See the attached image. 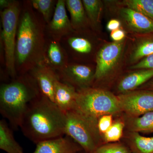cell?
Wrapping results in <instances>:
<instances>
[{
    "label": "cell",
    "mask_w": 153,
    "mask_h": 153,
    "mask_svg": "<svg viewBox=\"0 0 153 153\" xmlns=\"http://www.w3.org/2000/svg\"><path fill=\"white\" fill-rule=\"evenodd\" d=\"M46 23L30 0L21 4L16 41L15 66L18 75L29 73L44 62Z\"/></svg>",
    "instance_id": "obj_1"
},
{
    "label": "cell",
    "mask_w": 153,
    "mask_h": 153,
    "mask_svg": "<svg viewBox=\"0 0 153 153\" xmlns=\"http://www.w3.org/2000/svg\"><path fill=\"white\" fill-rule=\"evenodd\" d=\"M66 115L41 94L28 106L20 125L24 135L36 144L65 135Z\"/></svg>",
    "instance_id": "obj_2"
},
{
    "label": "cell",
    "mask_w": 153,
    "mask_h": 153,
    "mask_svg": "<svg viewBox=\"0 0 153 153\" xmlns=\"http://www.w3.org/2000/svg\"><path fill=\"white\" fill-rule=\"evenodd\" d=\"M41 94L36 81L29 73L1 84L0 112L12 128L20 127L28 106Z\"/></svg>",
    "instance_id": "obj_3"
},
{
    "label": "cell",
    "mask_w": 153,
    "mask_h": 153,
    "mask_svg": "<svg viewBox=\"0 0 153 153\" xmlns=\"http://www.w3.org/2000/svg\"><path fill=\"white\" fill-rule=\"evenodd\" d=\"M76 91L74 110L95 123L104 115L122 112L117 96L108 91L92 86Z\"/></svg>",
    "instance_id": "obj_4"
},
{
    "label": "cell",
    "mask_w": 153,
    "mask_h": 153,
    "mask_svg": "<svg viewBox=\"0 0 153 153\" xmlns=\"http://www.w3.org/2000/svg\"><path fill=\"white\" fill-rule=\"evenodd\" d=\"M65 135L79 145L83 151L93 153L103 144L97 124L76 110L65 113Z\"/></svg>",
    "instance_id": "obj_5"
},
{
    "label": "cell",
    "mask_w": 153,
    "mask_h": 153,
    "mask_svg": "<svg viewBox=\"0 0 153 153\" xmlns=\"http://www.w3.org/2000/svg\"><path fill=\"white\" fill-rule=\"evenodd\" d=\"M22 2L14 0L9 7L1 12L2 30L1 33L4 62L8 74L12 79L18 76L15 66V52L19 15Z\"/></svg>",
    "instance_id": "obj_6"
},
{
    "label": "cell",
    "mask_w": 153,
    "mask_h": 153,
    "mask_svg": "<svg viewBox=\"0 0 153 153\" xmlns=\"http://www.w3.org/2000/svg\"><path fill=\"white\" fill-rule=\"evenodd\" d=\"M121 112L136 117L153 111V90L132 91L117 95Z\"/></svg>",
    "instance_id": "obj_7"
},
{
    "label": "cell",
    "mask_w": 153,
    "mask_h": 153,
    "mask_svg": "<svg viewBox=\"0 0 153 153\" xmlns=\"http://www.w3.org/2000/svg\"><path fill=\"white\" fill-rule=\"evenodd\" d=\"M95 70L88 64L69 62L66 67L56 72L59 81L77 90L92 86Z\"/></svg>",
    "instance_id": "obj_8"
},
{
    "label": "cell",
    "mask_w": 153,
    "mask_h": 153,
    "mask_svg": "<svg viewBox=\"0 0 153 153\" xmlns=\"http://www.w3.org/2000/svg\"><path fill=\"white\" fill-rule=\"evenodd\" d=\"M123 42L105 44L97 52L94 82L100 81L111 72L120 59L123 49Z\"/></svg>",
    "instance_id": "obj_9"
},
{
    "label": "cell",
    "mask_w": 153,
    "mask_h": 153,
    "mask_svg": "<svg viewBox=\"0 0 153 153\" xmlns=\"http://www.w3.org/2000/svg\"><path fill=\"white\" fill-rule=\"evenodd\" d=\"M86 30H74L60 40L68 54L69 62L76 63L79 59L93 54L94 45L91 38L85 35Z\"/></svg>",
    "instance_id": "obj_10"
},
{
    "label": "cell",
    "mask_w": 153,
    "mask_h": 153,
    "mask_svg": "<svg viewBox=\"0 0 153 153\" xmlns=\"http://www.w3.org/2000/svg\"><path fill=\"white\" fill-rule=\"evenodd\" d=\"M66 0H57L52 19L46 24V36L60 41L74 31L66 12Z\"/></svg>",
    "instance_id": "obj_11"
},
{
    "label": "cell",
    "mask_w": 153,
    "mask_h": 153,
    "mask_svg": "<svg viewBox=\"0 0 153 153\" xmlns=\"http://www.w3.org/2000/svg\"><path fill=\"white\" fill-rule=\"evenodd\" d=\"M29 73L36 81L41 94L54 102L55 84L59 80L56 71L44 62Z\"/></svg>",
    "instance_id": "obj_12"
},
{
    "label": "cell",
    "mask_w": 153,
    "mask_h": 153,
    "mask_svg": "<svg viewBox=\"0 0 153 153\" xmlns=\"http://www.w3.org/2000/svg\"><path fill=\"white\" fill-rule=\"evenodd\" d=\"M44 60L55 71L64 68L69 63L68 54L60 41L46 36Z\"/></svg>",
    "instance_id": "obj_13"
},
{
    "label": "cell",
    "mask_w": 153,
    "mask_h": 153,
    "mask_svg": "<svg viewBox=\"0 0 153 153\" xmlns=\"http://www.w3.org/2000/svg\"><path fill=\"white\" fill-rule=\"evenodd\" d=\"M82 151L79 145L66 135L36 144L33 153H80Z\"/></svg>",
    "instance_id": "obj_14"
},
{
    "label": "cell",
    "mask_w": 153,
    "mask_h": 153,
    "mask_svg": "<svg viewBox=\"0 0 153 153\" xmlns=\"http://www.w3.org/2000/svg\"><path fill=\"white\" fill-rule=\"evenodd\" d=\"M121 16L129 27L134 32L143 35L153 34V22L139 12L129 8L121 10Z\"/></svg>",
    "instance_id": "obj_15"
},
{
    "label": "cell",
    "mask_w": 153,
    "mask_h": 153,
    "mask_svg": "<svg viewBox=\"0 0 153 153\" xmlns=\"http://www.w3.org/2000/svg\"><path fill=\"white\" fill-rule=\"evenodd\" d=\"M77 91L73 86L57 80L55 83L54 102L64 113L75 109Z\"/></svg>",
    "instance_id": "obj_16"
},
{
    "label": "cell",
    "mask_w": 153,
    "mask_h": 153,
    "mask_svg": "<svg viewBox=\"0 0 153 153\" xmlns=\"http://www.w3.org/2000/svg\"><path fill=\"white\" fill-rule=\"evenodd\" d=\"M153 77V69H139L123 77L117 88L121 94L132 91Z\"/></svg>",
    "instance_id": "obj_17"
},
{
    "label": "cell",
    "mask_w": 153,
    "mask_h": 153,
    "mask_svg": "<svg viewBox=\"0 0 153 153\" xmlns=\"http://www.w3.org/2000/svg\"><path fill=\"white\" fill-rule=\"evenodd\" d=\"M66 6L73 30L79 31L91 27L82 1L66 0Z\"/></svg>",
    "instance_id": "obj_18"
},
{
    "label": "cell",
    "mask_w": 153,
    "mask_h": 153,
    "mask_svg": "<svg viewBox=\"0 0 153 153\" xmlns=\"http://www.w3.org/2000/svg\"><path fill=\"white\" fill-rule=\"evenodd\" d=\"M0 149L7 153H25L15 140L12 129L4 119L0 121Z\"/></svg>",
    "instance_id": "obj_19"
},
{
    "label": "cell",
    "mask_w": 153,
    "mask_h": 153,
    "mask_svg": "<svg viewBox=\"0 0 153 153\" xmlns=\"http://www.w3.org/2000/svg\"><path fill=\"white\" fill-rule=\"evenodd\" d=\"M127 141L132 153H153V137L143 136L139 133L129 132Z\"/></svg>",
    "instance_id": "obj_20"
},
{
    "label": "cell",
    "mask_w": 153,
    "mask_h": 153,
    "mask_svg": "<svg viewBox=\"0 0 153 153\" xmlns=\"http://www.w3.org/2000/svg\"><path fill=\"white\" fill-rule=\"evenodd\" d=\"M126 126L129 132L153 133V111L136 117H127Z\"/></svg>",
    "instance_id": "obj_21"
},
{
    "label": "cell",
    "mask_w": 153,
    "mask_h": 153,
    "mask_svg": "<svg viewBox=\"0 0 153 153\" xmlns=\"http://www.w3.org/2000/svg\"><path fill=\"white\" fill-rule=\"evenodd\" d=\"M82 2L91 28L94 31L97 30L100 22L102 2L99 0H82Z\"/></svg>",
    "instance_id": "obj_22"
},
{
    "label": "cell",
    "mask_w": 153,
    "mask_h": 153,
    "mask_svg": "<svg viewBox=\"0 0 153 153\" xmlns=\"http://www.w3.org/2000/svg\"><path fill=\"white\" fill-rule=\"evenodd\" d=\"M34 9L43 17L46 24L52 19L57 1L56 0H30Z\"/></svg>",
    "instance_id": "obj_23"
},
{
    "label": "cell",
    "mask_w": 153,
    "mask_h": 153,
    "mask_svg": "<svg viewBox=\"0 0 153 153\" xmlns=\"http://www.w3.org/2000/svg\"><path fill=\"white\" fill-rule=\"evenodd\" d=\"M153 54V34L139 43L131 56V62H136Z\"/></svg>",
    "instance_id": "obj_24"
},
{
    "label": "cell",
    "mask_w": 153,
    "mask_h": 153,
    "mask_svg": "<svg viewBox=\"0 0 153 153\" xmlns=\"http://www.w3.org/2000/svg\"><path fill=\"white\" fill-rule=\"evenodd\" d=\"M125 126V122L120 120L114 122L111 127L102 137V140L104 142V144L119 141L123 135L124 129Z\"/></svg>",
    "instance_id": "obj_25"
},
{
    "label": "cell",
    "mask_w": 153,
    "mask_h": 153,
    "mask_svg": "<svg viewBox=\"0 0 153 153\" xmlns=\"http://www.w3.org/2000/svg\"><path fill=\"white\" fill-rule=\"evenodd\" d=\"M123 2L127 7L139 12L153 22V0H126Z\"/></svg>",
    "instance_id": "obj_26"
},
{
    "label": "cell",
    "mask_w": 153,
    "mask_h": 153,
    "mask_svg": "<svg viewBox=\"0 0 153 153\" xmlns=\"http://www.w3.org/2000/svg\"><path fill=\"white\" fill-rule=\"evenodd\" d=\"M93 153H132L128 146L119 142L103 144Z\"/></svg>",
    "instance_id": "obj_27"
},
{
    "label": "cell",
    "mask_w": 153,
    "mask_h": 153,
    "mask_svg": "<svg viewBox=\"0 0 153 153\" xmlns=\"http://www.w3.org/2000/svg\"><path fill=\"white\" fill-rule=\"evenodd\" d=\"M113 123V115L106 114L102 116L97 122V128L102 137L111 127Z\"/></svg>",
    "instance_id": "obj_28"
},
{
    "label": "cell",
    "mask_w": 153,
    "mask_h": 153,
    "mask_svg": "<svg viewBox=\"0 0 153 153\" xmlns=\"http://www.w3.org/2000/svg\"><path fill=\"white\" fill-rule=\"evenodd\" d=\"M131 68L135 69H153V54L143 58L138 63L131 66Z\"/></svg>",
    "instance_id": "obj_29"
},
{
    "label": "cell",
    "mask_w": 153,
    "mask_h": 153,
    "mask_svg": "<svg viewBox=\"0 0 153 153\" xmlns=\"http://www.w3.org/2000/svg\"><path fill=\"white\" fill-rule=\"evenodd\" d=\"M111 38L114 42H121L126 36L125 32L121 29L114 30L111 33Z\"/></svg>",
    "instance_id": "obj_30"
},
{
    "label": "cell",
    "mask_w": 153,
    "mask_h": 153,
    "mask_svg": "<svg viewBox=\"0 0 153 153\" xmlns=\"http://www.w3.org/2000/svg\"><path fill=\"white\" fill-rule=\"evenodd\" d=\"M121 26V23L119 20L117 19H111L108 23L107 25V28L109 31H112L114 30L120 29Z\"/></svg>",
    "instance_id": "obj_31"
},
{
    "label": "cell",
    "mask_w": 153,
    "mask_h": 153,
    "mask_svg": "<svg viewBox=\"0 0 153 153\" xmlns=\"http://www.w3.org/2000/svg\"><path fill=\"white\" fill-rule=\"evenodd\" d=\"M13 1L14 0H1L0 7L1 10L2 9V10H3L9 7L12 4Z\"/></svg>",
    "instance_id": "obj_32"
},
{
    "label": "cell",
    "mask_w": 153,
    "mask_h": 153,
    "mask_svg": "<svg viewBox=\"0 0 153 153\" xmlns=\"http://www.w3.org/2000/svg\"><path fill=\"white\" fill-rule=\"evenodd\" d=\"M146 89L153 90V77L148 81L146 85Z\"/></svg>",
    "instance_id": "obj_33"
},
{
    "label": "cell",
    "mask_w": 153,
    "mask_h": 153,
    "mask_svg": "<svg viewBox=\"0 0 153 153\" xmlns=\"http://www.w3.org/2000/svg\"><path fill=\"white\" fill-rule=\"evenodd\" d=\"M86 153V152H84V151H82V152H81V153Z\"/></svg>",
    "instance_id": "obj_34"
}]
</instances>
